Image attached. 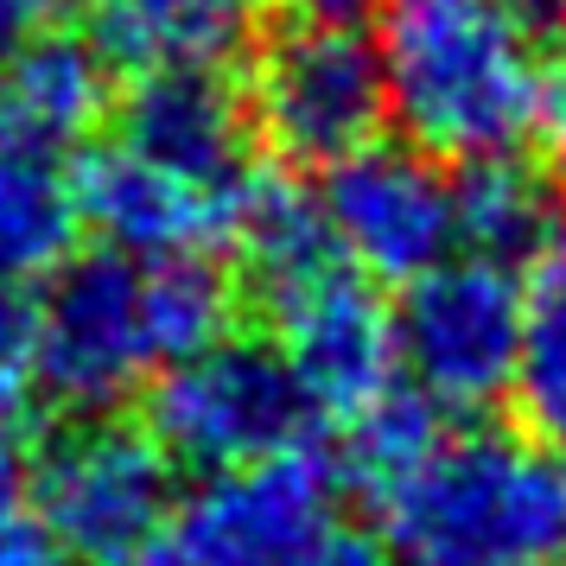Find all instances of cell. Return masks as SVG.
<instances>
[{
  "label": "cell",
  "mask_w": 566,
  "mask_h": 566,
  "mask_svg": "<svg viewBox=\"0 0 566 566\" xmlns=\"http://www.w3.org/2000/svg\"><path fill=\"white\" fill-rule=\"evenodd\" d=\"M554 0H382L388 115L427 159H510L560 64Z\"/></svg>",
  "instance_id": "6da1fadb"
},
{
  "label": "cell",
  "mask_w": 566,
  "mask_h": 566,
  "mask_svg": "<svg viewBox=\"0 0 566 566\" xmlns=\"http://www.w3.org/2000/svg\"><path fill=\"white\" fill-rule=\"evenodd\" d=\"M39 388L108 408L230 332V281L205 255H71L32 306Z\"/></svg>",
  "instance_id": "7a4b0ae2"
},
{
  "label": "cell",
  "mask_w": 566,
  "mask_h": 566,
  "mask_svg": "<svg viewBox=\"0 0 566 566\" xmlns=\"http://www.w3.org/2000/svg\"><path fill=\"white\" fill-rule=\"evenodd\" d=\"M369 496L395 566H566V459L535 433H439Z\"/></svg>",
  "instance_id": "3957f363"
},
{
  "label": "cell",
  "mask_w": 566,
  "mask_h": 566,
  "mask_svg": "<svg viewBox=\"0 0 566 566\" xmlns=\"http://www.w3.org/2000/svg\"><path fill=\"white\" fill-rule=\"evenodd\" d=\"M318 408L300 388L293 363L268 337H217L154 382V439L166 459L198 471H249V464L306 452Z\"/></svg>",
  "instance_id": "277c9868"
},
{
  "label": "cell",
  "mask_w": 566,
  "mask_h": 566,
  "mask_svg": "<svg viewBox=\"0 0 566 566\" xmlns=\"http://www.w3.org/2000/svg\"><path fill=\"white\" fill-rule=\"evenodd\" d=\"M388 122L382 57L357 13L312 7L306 20L261 52L249 83V128L293 166H337V159L376 147Z\"/></svg>",
  "instance_id": "5b68a950"
},
{
  "label": "cell",
  "mask_w": 566,
  "mask_h": 566,
  "mask_svg": "<svg viewBox=\"0 0 566 566\" xmlns=\"http://www.w3.org/2000/svg\"><path fill=\"white\" fill-rule=\"evenodd\" d=\"M172 503V459L154 433L122 420L64 427L32 471V510L77 566H140Z\"/></svg>",
  "instance_id": "8992f818"
},
{
  "label": "cell",
  "mask_w": 566,
  "mask_h": 566,
  "mask_svg": "<svg viewBox=\"0 0 566 566\" xmlns=\"http://www.w3.org/2000/svg\"><path fill=\"white\" fill-rule=\"evenodd\" d=\"M401 376L433 408H484L515 388L522 363V286L510 268L478 255L439 261L395 312Z\"/></svg>",
  "instance_id": "52a82bcc"
},
{
  "label": "cell",
  "mask_w": 566,
  "mask_h": 566,
  "mask_svg": "<svg viewBox=\"0 0 566 566\" xmlns=\"http://www.w3.org/2000/svg\"><path fill=\"white\" fill-rule=\"evenodd\" d=\"M325 230L344 268L363 281L413 286L459 249V185L439 172V159L413 147H363L325 166Z\"/></svg>",
  "instance_id": "ba28073f"
},
{
  "label": "cell",
  "mask_w": 566,
  "mask_h": 566,
  "mask_svg": "<svg viewBox=\"0 0 566 566\" xmlns=\"http://www.w3.org/2000/svg\"><path fill=\"white\" fill-rule=\"evenodd\" d=\"M332 471L312 452L210 471L205 484L179 496L140 566H286L332 515Z\"/></svg>",
  "instance_id": "9c48e42d"
},
{
  "label": "cell",
  "mask_w": 566,
  "mask_h": 566,
  "mask_svg": "<svg viewBox=\"0 0 566 566\" xmlns=\"http://www.w3.org/2000/svg\"><path fill=\"white\" fill-rule=\"evenodd\" d=\"M274 306V344L293 363L300 388L312 408L332 420H357L382 395H395L401 376V344H395V312L376 300V281H363L357 268H318L312 281L286 286L268 300Z\"/></svg>",
  "instance_id": "30bf717a"
},
{
  "label": "cell",
  "mask_w": 566,
  "mask_h": 566,
  "mask_svg": "<svg viewBox=\"0 0 566 566\" xmlns=\"http://www.w3.org/2000/svg\"><path fill=\"white\" fill-rule=\"evenodd\" d=\"M249 103L235 96L217 71H166L140 77V90L122 108L115 147L140 154L147 166L198 185L210 198L249 205Z\"/></svg>",
  "instance_id": "8fae6325"
},
{
  "label": "cell",
  "mask_w": 566,
  "mask_h": 566,
  "mask_svg": "<svg viewBox=\"0 0 566 566\" xmlns=\"http://www.w3.org/2000/svg\"><path fill=\"white\" fill-rule=\"evenodd\" d=\"M77 191L83 223L103 230L108 249H128V255H210L217 242L235 235V217H242V205L159 172L115 140L77 166Z\"/></svg>",
  "instance_id": "7c38bea8"
},
{
  "label": "cell",
  "mask_w": 566,
  "mask_h": 566,
  "mask_svg": "<svg viewBox=\"0 0 566 566\" xmlns=\"http://www.w3.org/2000/svg\"><path fill=\"white\" fill-rule=\"evenodd\" d=\"M83 230L77 166L64 147L0 122V286L57 274Z\"/></svg>",
  "instance_id": "4fadbf2b"
},
{
  "label": "cell",
  "mask_w": 566,
  "mask_h": 566,
  "mask_svg": "<svg viewBox=\"0 0 566 566\" xmlns=\"http://www.w3.org/2000/svg\"><path fill=\"white\" fill-rule=\"evenodd\" d=\"M268 0H103L96 45L140 77L166 71H223L261 32Z\"/></svg>",
  "instance_id": "5bb4252c"
},
{
  "label": "cell",
  "mask_w": 566,
  "mask_h": 566,
  "mask_svg": "<svg viewBox=\"0 0 566 566\" xmlns=\"http://www.w3.org/2000/svg\"><path fill=\"white\" fill-rule=\"evenodd\" d=\"M108 108V57L90 39L39 32L0 57V122L45 147H77Z\"/></svg>",
  "instance_id": "9a60e30c"
},
{
  "label": "cell",
  "mask_w": 566,
  "mask_h": 566,
  "mask_svg": "<svg viewBox=\"0 0 566 566\" xmlns=\"http://www.w3.org/2000/svg\"><path fill=\"white\" fill-rule=\"evenodd\" d=\"M560 242V198L554 179L522 159H478L459 179V249L510 268L541 261Z\"/></svg>",
  "instance_id": "2e32d148"
},
{
  "label": "cell",
  "mask_w": 566,
  "mask_h": 566,
  "mask_svg": "<svg viewBox=\"0 0 566 566\" xmlns=\"http://www.w3.org/2000/svg\"><path fill=\"white\" fill-rule=\"evenodd\" d=\"M230 242L242 249V268H249V281H255L268 300L286 293V286L312 281L318 268L337 261L318 198H306L300 185H281V179H255Z\"/></svg>",
  "instance_id": "e0dca14e"
},
{
  "label": "cell",
  "mask_w": 566,
  "mask_h": 566,
  "mask_svg": "<svg viewBox=\"0 0 566 566\" xmlns=\"http://www.w3.org/2000/svg\"><path fill=\"white\" fill-rule=\"evenodd\" d=\"M515 395L541 446L566 452V235L535 261L522 286V363Z\"/></svg>",
  "instance_id": "ac0fdd59"
},
{
  "label": "cell",
  "mask_w": 566,
  "mask_h": 566,
  "mask_svg": "<svg viewBox=\"0 0 566 566\" xmlns=\"http://www.w3.org/2000/svg\"><path fill=\"white\" fill-rule=\"evenodd\" d=\"M39 388V332H32V306L20 286H0V427L27 408Z\"/></svg>",
  "instance_id": "d6986e66"
},
{
  "label": "cell",
  "mask_w": 566,
  "mask_h": 566,
  "mask_svg": "<svg viewBox=\"0 0 566 566\" xmlns=\"http://www.w3.org/2000/svg\"><path fill=\"white\" fill-rule=\"evenodd\" d=\"M0 566H77L52 535V522L32 503H7L0 496Z\"/></svg>",
  "instance_id": "ffe728a7"
},
{
  "label": "cell",
  "mask_w": 566,
  "mask_h": 566,
  "mask_svg": "<svg viewBox=\"0 0 566 566\" xmlns=\"http://www.w3.org/2000/svg\"><path fill=\"white\" fill-rule=\"evenodd\" d=\"M286 566H395V560H388L382 535H363L350 522H325Z\"/></svg>",
  "instance_id": "44dd1931"
},
{
  "label": "cell",
  "mask_w": 566,
  "mask_h": 566,
  "mask_svg": "<svg viewBox=\"0 0 566 566\" xmlns=\"http://www.w3.org/2000/svg\"><path fill=\"white\" fill-rule=\"evenodd\" d=\"M71 7H83V0H0V57L39 32H52Z\"/></svg>",
  "instance_id": "7402d4cb"
},
{
  "label": "cell",
  "mask_w": 566,
  "mask_h": 566,
  "mask_svg": "<svg viewBox=\"0 0 566 566\" xmlns=\"http://www.w3.org/2000/svg\"><path fill=\"white\" fill-rule=\"evenodd\" d=\"M528 140H535L541 154L554 159V166H566V57L554 64V77H547V90H541V103H535V128H528Z\"/></svg>",
  "instance_id": "603a6c76"
},
{
  "label": "cell",
  "mask_w": 566,
  "mask_h": 566,
  "mask_svg": "<svg viewBox=\"0 0 566 566\" xmlns=\"http://www.w3.org/2000/svg\"><path fill=\"white\" fill-rule=\"evenodd\" d=\"M7 471H13V439H7V427H0V490H7Z\"/></svg>",
  "instance_id": "cb8c5ba5"
},
{
  "label": "cell",
  "mask_w": 566,
  "mask_h": 566,
  "mask_svg": "<svg viewBox=\"0 0 566 566\" xmlns=\"http://www.w3.org/2000/svg\"><path fill=\"white\" fill-rule=\"evenodd\" d=\"M318 7H325V13H350V7H357V0H318Z\"/></svg>",
  "instance_id": "d4e9b609"
},
{
  "label": "cell",
  "mask_w": 566,
  "mask_h": 566,
  "mask_svg": "<svg viewBox=\"0 0 566 566\" xmlns=\"http://www.w3.org/2000/svg\"><path fill=\"white\" fill-rule=\"evenodd\" d=\"M554 7H560V20H566V0H554Z\"/></svg>",
  "instance_id": "484cf974"
}]
</instances>
